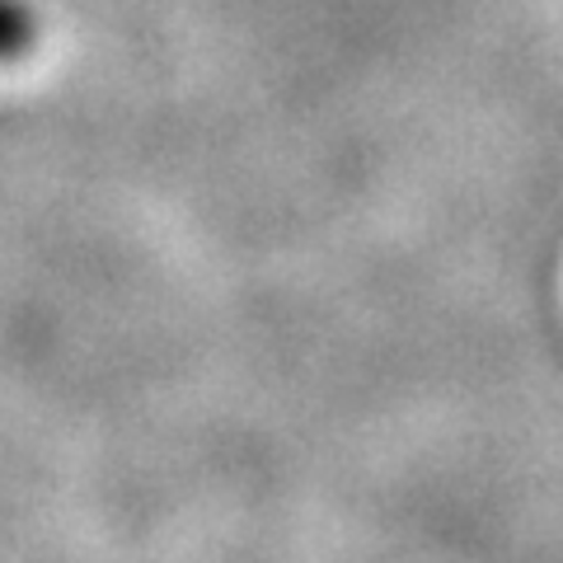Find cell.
I'll return each instance as SVG.
<instances>
[{"instance_id":"obj_1","label":"cell","mask_w":563,"mask_h":563,"mask_svg":"<svg viewBox=\"0 0 563 563\" xmlns=\"http://www.w3.org/2000/svg\"><path fill=\"white\" fill-rule=\"evenodd\" d=\"M38 43V20L20 0H0V62H20Z\"/></svg>"}]
</instances>
